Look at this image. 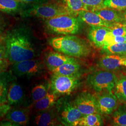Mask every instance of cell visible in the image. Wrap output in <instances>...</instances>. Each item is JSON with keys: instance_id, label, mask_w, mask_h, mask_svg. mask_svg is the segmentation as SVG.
Wrapping results in <instances>:
<instances>
[{"instance_id": "6da1fadb", "label": "cell", "mask_w": 126, "mask_h": 126, "mask_svg": "<svg viewBox=\"0 0 126 126\" xmlns=\"http://www.w3.org/2000/svg\"><path fill=\"white\" fill-rule=\"evenodd\" d=\"M7 59L13 63L34 59L36 51L27 30L17 28L9 32L5 38Z\"/></svg>"}, {"instance_id": "7a4b0ae2", "label": "cell", "mask_w": 126, "mask_h": 126, "mask_svg": "<svg viewBox=\"0 0 126 126\" xmlns=\"http://www.w3.org/2000/svg\"><path fill=\"white\" fill-rule=\"evenodd\" d=\"M50 43L55 50L70 57H87L91 52V48L86 42L74 36L55 37Z\"/></svg>"}, {"instance_id": "3957f363", "label": "cell", "mask_w": 126, "mask_h": 126, "mask_svg": "<svg viewBox=\"0 0 126 126\" xmlns=\"http://www.w3.org/2000/svg\"><path fill=\"white\" fill-rule=\"evenodd\" d=\"M45 24L50 31L65 35L76 34L80 28L79 20L72 15H63L46 19Z\"/></svg>"}, {"instance_id": "277c9868", "label": "cell", "mask_w": 126, "mask_h": 126, "mask_svg": "<svg viewBox=\"0 0 126 126\" xmlns=\"http://www.w3.org/2000/svg\"><path fill=\"white\" fill-rule=\"evenodd\" d=\"M24 16H36L49 19L63 15H72L63 3H39L34 5L23 14Z\"/></svg>"}, {"instance_id": "5b68a950", "label": "cell", "mask_w": 126, "mask_h": 126, "mask_svg": "<svg viewBox=\"0 0 126 126\" xmlns=\"http://www.w3.org/2000/svg\"><path fill=\"white\" fill-rule=\"evenodd\" d=\"M117 80L116 75L109 71H98L89 75L87 81L90 86L97 92L103 91L112 92Z\"/></svg>"}, {"instance_id": "8992f818", "label": "cell", "mask_w": 126, "mask_h": 126, "mask_svg": "<svg viewBox=\"0 0 126 126\" xmlns=\"http://www.w3.org/2000/svg\"><path fill=\"white\" fill-rule=\"evenodd\" d=\"M79 83V77L67 76L53 74L51 79V88L57 94H70Z\"/></svg>"}, {"instance_id": "52a82bcc", "label": "cell", "mask_w": 126, "mask_h": 126, "mask_svg": "<svg viewBox=\"0 0 126 126\" xmlns=\"http://www.w3.org/2000/svg\"><path fill=\"white\" fill-rule=\"evenodd\" d=\"M43 69L41 61L33 59L13 63L11 71L18 76L31 77L41 73Z\"/></svg>"}, {"instance_id": "ba28073f", "label": "cell", "mask_w": 126, "mask_h": 126, "mask_svg": "<svg viewBox=\"0 0 126 126\" xmlns=\"http://www.w3.org/2000/svg\"><path fill=\"white\" fill-rule=\"evenodd\" d=\"M73 104L83 115L99 113L96 98L89 93H84L79 95Z\"/></svg>"}, {"instance_id": "9c48e42d", "label": "cell", "mask_w": 126, "mask_h": 126, "mask_svg": "<svg viewBox=\"0 0 126 126\" xmlns=\"http://www.w3.org/2000/svg\"><path fill=\"white\" fill-rule=\"evenodd\" d=\"M59 116L60 121L63 125L77 126L83 115L73 104L64 102L60 109Z\"/></svg>"}, {"instance_id": "30bf717a", "label": "cell", "mask_w": 126, "mask_h": 126, "mask_svg": "<svg viewBox=\"0 0 126 126\" xmlns=\"http://www.w3.org/2000/svg\"><path fill=\"white\" fill-rule=\"evenodd\" d=\"M96 99L98 108L100 114H111L118 108V99L112 92L104 93L99 96Z\"/></svg>"}, {"instance_id": "8fae6325", "label": "cell", "mask_w": 126, "mask_h": 126, "mask_svg": "<svg viewBox=\"0 0 126 126\" xmlns=\"http://www.w3.org/2000/svg\"><path fill=\"white\" fill-rule=\"evenodd\" d=\"M75 61L76 60L73 58L52 50L46 52L44 56V62L51 72L64 63Z\"/></svg>"}, {"instance_id": "7c38bea8", "label": "cell", "mask_w": 126, "mask_h": 126, "mask_svg": "<svg viewBox=\"0 0 126 126\" xmlns=\"http://www.w3.org/2000/svg\"><path fill=\"white\" fill-rule=\"evenodd\" d=\"M126 58L125 56L111 54L102 57L99 60V65L105 70L113 71L123 65Z\"/></svg>"}, {"instance_id": "4fadbf2b", "label": "cell", "mask_w": 126, "mask_h": 126, "mask_svg": "<svg viewBox=\"0 0 126 126\" xmlns=\"http://www.w3.org/2000/svg\"><path fill=\"white\" fill-rule=\"evenodd\" d=\"M78 16L80 20L91 26H104L110 28L113 23L104 21L97 14L91 11L82 10Z\"/></svg>"}, {"instance_id": "5bb4252c", "label": "cell", "mask_w": 126, "mask_h": 126, "mask_svg": "<svg viewBox=\"0 0 126 126\" xmlns=\"http://www.w3.org/2000/svg\"><path fill=\"white\" fill-rule=\"evenodd\" d=\"M110 31V29L104 26H91L88 37L90 40L97 47H103L106 36Z\"/></svg>"}, {"instance_id": "9a60e30c", "label": "cell", "mask_w": 126, "mask_h": 126, "mask_svg": "<svg viewBox=\"0 0 126 126\" xmlns=\"http://www.w3.org/2000/svg\"><path fill=\"white\" fill-rule=\"evenodd\" d=\"M29 119V111L25 109H10L6 115V120L12 122L16 126L26 125Z\"/></svg>"}, {"instance_id": "2e32d148", "label": "cell", "mask_w": 126, "mask_h": 126, "mask_svg": "<svg viewBox=\"0 0 126 126\" xmlns=\"http://www.w3.org/2000/svg\"><path fill=\"white\" fill-rule=\"evenodd\" d=\"M22 87L16 82L13 81L9 86L7 95V102L9 105H17L24 98Z\"/></svg>"}, {"instance_id": "e0dca14e", "label": "cell", "mask_w": 126, "mask_h": 126, "mask_svg": "<svg viewBox=\"0 0 126 126\" xmlns=\"http://www.w3.org/2000/svg\"><path fill=\"white\" fill-rule=\"evenodd\" d=\"M14 79L12 71H6L0 74V102H7L9 86Z\"/></svg>"}, {"instance_id": "ac0fdd59", "label": "cell", "mask_w": 126, "mask_h": 126, "mask_svg": "<svg viewBox=\"0 0 126 126\" xmlns=\"http://www.w3.org/2000/svg\"><path fill=\"white\" fill-rule=\"evenodd\" d=\"M94 12L108 23H122L124 21L122 16V11L103 8L96 10Z\"/></svg>"}, {"instance_id": "d6986e66", "label": "cell", "mask_w": 126, "mask_h": 126, "mask_svg": "<svg viewBox=\"0 0 126 126\" xmlns=\"http://www.w3.org/2000/svg\"><path fill=\"white\" fill-rule=\"evenodd\" d=\"M80 66L77 61L68 62L55 69L51 71L53 74L67 76H79Z\"/></svg>"}, {"instance_id": "ffe728a7", "label": "cell", "mask_w": 126, "mask_h": 126, "mask_svg": "<svg viewBox=\"0 0 126 126\" xmlns=\"http://www.w3.org/2000/svg\"><path fill=\"white\" fill-rule=\"evenodd\" d=\"M35 124L40 126H53L59 124L55 113L51 111H46L37 115L35 118Z\"/></svg>"}, {"instance_id": "44dd1931", "label": "cell", "mask_w": 126, "mask_h": 126, "mask_svg": "<svg viewBox=\"0 0 126 126\" xmlns=\"http://www.w3.org/2000/svg\"><path fill=\"white\" fill-rule=\"evenodd\" d=\"M58 99V96L54 93H49L45 97L35 103V108L39 111H46L52 108Z\"/></svg>"}, {"instance_id": "7402d4cb", "label": "cell", "mask_w": 126, "mask_h": 126, "mask_svg": "<svg viewBox=\"0 0 126 126\" xmlns=\"http://www.w3.org/2000/svg\"><path fill=\"white\" fill-rule=\"evenodd\" d=\"M23 7V2L16 0H0V11L6 13H16Z\"/></svg>"}, {"instance_id": "603a6c76", "label": "cell", "mask_w": 126, "mask_h": 126, "mask_svg": "<svg viewBox=\"0 0 126 126\" xmlns=\"http://www.w3.org/2000/svg\"><path fill=\"white\" fill-rule=\"evenodd\" d=\"M103 125V121L99 113H95L83 116L79 119V126H99Z\"/></svg>"}, {"instance_id": "cb8c5ba5", "label": "cell", "mask_w": 126, "mask_h": 126, "mask_svg": "<svg viewBox=\"0 0 126 126\" xmlns=\"http://www.w3.org/2000/svg\"><path fill=\"white\" fill-rule=\"evenodd\" d=\"M114 88V94L121 103L126 102V76L117 79Z\"/></svg>"}, {"instance_id": "d4e9b609", "label": "cell", "mask_w": 126, "mask_h": 126, "mask_svg": "<svg viewBox=\"0 0 126 126\" xmlns=\"http://www.w3.org/2000/svg\"><path fill=\"white\" fill-rule=\"evenodd\" d=\"M71 15L76 16L82 10H86L82 0H61Z\"/></svg>"}, {"instance_id": "484cf974", "label": "cell", "mask_w": 126, "mask_h": 126, "mask_svg": "<svg viewBox=\"0 0 126 126\" xmlns=\"http://www.w3.org/2000/svg\"><path fill=\"white\" fill-rule=\"evenodd\" d=\"M112 122L115 126H126V108L120 107L113 112Z\"/></svg>"}, {"instance_id": "4316f807", "label": "cell", "mask_w": 126, "mask_h": 126, "mask_svg": "<svg viewBox=\"0 0 126 126\" xmlns=\"http://www.w3.org/2000/svg\"><path fill=\"white\" fill-rule=\"evenodd\" d=\"M103 48L106 52L109 54L122 56H126V43L125 42L112 45H105L103 47Z\"/></svg>"}, {"instance_id": "83f0119b", "label": "cell", "mask_w": 126, "mask_h": 126, "mask_svg": "<svg viewBox=\"0 0 126 126\" xmlns=\"http://www.w3.org/2000/svg\"><path fill=\"white\" fill-rule=\"evenodd\" d=\"M47 86L44 84H39L35 86L32 90V99L35 103L36 101L44 98L48 93Z\"/></svg>"}, {"instance_id": "f1b7e54d", "label": "cell", "mask_w": 126, "mask_h": 126, "mask_svg": "<svg viewBox=\"0 0 126 126\" xmlns=\"http://www.w3.org/2000/svg\"><path fill=\"white\" fill-rule=\"evenodd\" d=\"M103 5L106 8L123 11L126 10V0H104Z\"/></svg>"}, {"instance_id": "f546056e", "label": "cell", "mask_w": 126, "mask_h": 126, "mask_svg": "<svg viewBox=\"0 0 126 126\" xmlns=\"http://www.w3.org/2000/svg\"><path fill=\"white\" fill-rule=\"evenodd\" d=\"M104 0H82L86 10L94 12L95 10L106 8L104 6Z\"/></svg>"}, {"instance_id": "4dcf8cb0", "label": "cell", "mask_w": 126, "mask_h": 126, "mask_svg": "<svg viewBox=\"0 0 126 126\" xmlns=\"http://www.w3.org/2000/svg\"><path fill=\"white\" fill-rule=\"evenodd\" d=\"M110 33L114 36H124L126 35V30L122 23H113L109 28Z\"/></svg>"}, {"instance_id": "1f68e13d", "label": "cell", "mask_w": 126, "mask_h": 126, "mask_svg": "<svg viewBox=\"0 0 126 126\" xmlns=\"http://www.w3.org/2000/svg\"><path fill=\"white\" fill-rule=\"evenodd\" d=\"M125 42V39L124 36H114L109 32L106 36L104 42V46L112 45L118 43H123Z\"/></svg>"}, {"instance_id": "d6a6232c", "label": "cell", "mask_w": 126, "mask_h": 126, "mask_svg": "<svg viewBox=\"0 0 126 126\" xmlns=\"http://www.w3.org/2000/svg\"><path fill=\"white\" fill-rule=\"evenodd\" d=\"M10 109L11 107L9 104L0 102V117L4 116Z\"/></svg>"}, {"instance_id": "836d02e7", "label": "cell", "mask_w": 126, "mask_h": 126, "mask_svg": "<svg viewBox=\"0 0 126 126\" xmlns=\"http://www.w3.org/2000/svg\"><path fill=\"white\" fill-rule=\"evenodd\" d=\"M10 62L8 59H4L0 61V74L7 71Z\"/></svg>"}, {"instance_id": "e575fe53", "label": "cell", "mask_w": 126, "mask_h": 126, "mask_svg": "<svg viewBox=\"0 0 126 126\" xmlns=\"http://www.w3.org/2000/svg\"><path fill=\"white\" fill-rule=\"evenodd\" d=\"M5 59H7L6 48L3 46L0 45V61Z\"/></svg>"}, {"instance_id": "d590c367", "label": "cell", "mask_w": 126, "mask_h": 126, "mask_svg": "<svg viewBox=\"0 0 126 126\" xmlns=\"http://www.w3.org/2000/svg\"><path fill=\"white\" fill-rule=\"evenodd\" d=\"M21 1L23 2L39 4V3H45L47 1V0H21Z\"/></svg>"}, {"instance_id": "8d00e7d4", "label": "cell", "mask_w": 126, "mask_h": 126, "mask_svg": "<svg viewBox=\"0 0 126 126\" xmlns=\"http://www.w3.org/2000/svg\"><path fill=\"white\" fill-rule=\"evenodd\" d=\"M5 28V23L3 19L0 16V36L3 33Z\"/></svg>"}, {"instance_id": "74e56055", "label": "cell", "mask_w": 126, "mask_h": 126, "mask_svg": "<svg viewBox=\"0 0 126 126\" xmlns=\"http://www.w3.org/2000/svg\"><path fill=\"white\" fill-rule=\"evenodd\" d=\"M122 16L124 20H126V10L122 11Z\"/></svg>"}, {"instance_id": "f35d334b", "label": "cell", "mask_w": 126, "mask_h": 126, "mask_svg": "<svg viewBox=\"0 0 126 126\" xmlns=\"http://www.w3.org/2000/svg\"><path fill=\"white\" fill-rule=\"evenodd\" d=\"M122 23L126 30V20H124L123 22H122Z\"/></svg>"}, {"instance_id": "ab89813d", "label": "cell", "mask_w": 126, "mask_h": 126, "mask_svg": "<svg viewBox=\"0 0 126 126\" xmlns=\"http://www.w3.org/2000/svg\"><path fill=\"white\" fill-rule=\"evenodd\" d=\"M123 65H125V66H126V59H125L124 62V64H123Z\"/></svg>"}, {"instance_id": "60d3db41", "label": "cell", "mask_w": 126, "mask_h": 126, "mask_svg": "<svg viewBox=\"0 0 126 126\" xmlns=\"http://www.w3.org/2000/svg\"><path fill=\"white\" fill-rule=\"evenodd\" d=\"M124 37H125V42L126 43V35L124 36Z\"/></svg>"}, {"instance_id": "b9f144b4", "label": "cell", "mask_w": 126, "mask_h": 126, "mask_svg": "<svg viewBox=\"0 0 126 126\" xmlns=\"http://www.w3.org/2000/svg\"><path fill=\"white\" fill-rule=\"evenodd\" d=\"M18 0V1H21V0ZM21 2H22V1H21Z\"/></svg>"}, {"instance_id": "7bdbcfd3", "label": "cell", "mask_w": 126, "mask_h": 126, "mask_svg": "<svg viewBox=\"0 0 126 126\" xmlns=\"http://www.w3.org/2000/svg\"><path fill=\"white\" fill-rule=\"evenodd\" d=\"M125 108H126V107H125Z\"/></svg>"}]
</instances>
